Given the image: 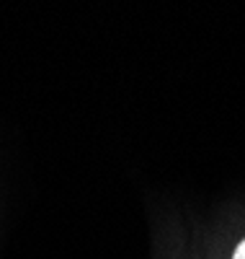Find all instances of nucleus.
Returning <instances> with one entry per match:
<instances>
[{
	"label": "nucleus",
	"instance_id": "nucleus-1",
	"mask_svg": "<svg viewBox=\"0 0 245 259\" xmlns=\"http://www.w3.org/2000/svg\"><path fill=\"white\" fill-rule=\"evenodd\" d=\"M232 259H245V239L237 244V249H235V254H232Z\"/></svg>",
	"mask_w": 245,
	"mask_h": 259
}]
</instances>
